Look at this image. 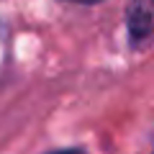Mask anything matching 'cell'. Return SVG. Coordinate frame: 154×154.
<instances>
[{"label":"cell","instance_id":"6da1fadb","mask_svg":"<svg viewBox=\"0 0 154 154\" xmlns=\"http://www.w3.org/2000/svg\"><path fill=\"white\" fill-rule=\"evenodd\" d=\"M128 36L134 46H144L154 38V0H128L126 11Z\"/></svg>","mask_w":154,"mask_h":154},{"label":"cell","instance_id":"3957f363","mask_svg":"<svg viewBox=\"0 0 154 154\" xmlns=\"http://www.w3.org/2000/svg\"><path fill=\"white\" fill-rule=\"evenodd\" d=\"M67 3H77V5H93V3H100V0H67Z\"/></svg>","mask_w":154,"mask_h":154},{"label":"cell","instance_id":"7a4b0ae2","mask_svg":"<svg viewBox=\"0 0 154 154\" xmlns=\"http://www.w3.org/2000/svg\"><path fill=\"white\" fill-rule=\"evenodd\" d=\"M49 154H85L82 149H57V152H49Z\"/></svg>","mask_w":154,"mask_h":154}]
</instances>
